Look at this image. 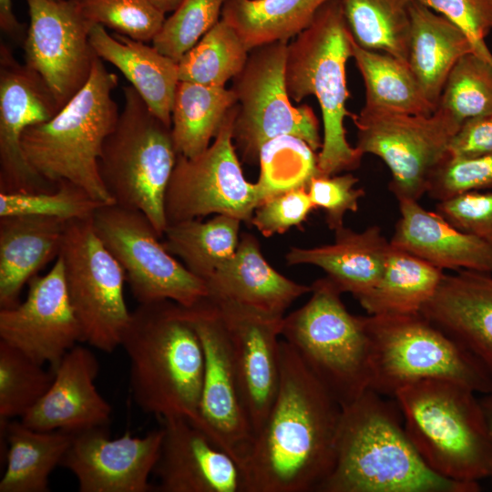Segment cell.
I'll list each match as a JSON object with an SVG mask.
<instances>
[{"instance_id":"6da1fadb","label":"cell","mask_w":492,"mask_h":492,"mask_svg":"<svg viewBox=\"0 0 492 492\" xmlns=\"http://www.w3.org/2000/svg\"><path fill=\"white\" fill-rule=\"evenodd\" d=\"M280 384L241 471L245 492H318L331 474L343 407L285 340Z\"/></svg>"},{"instance_id":"7a4b0ae2","label":"cell","mask_w":492,"mask_h":492,"mask_svg":"<svg viewBox=\"0 0 492 492\" xmlns=\"http://www.w3.org/2000/svg\"><path fill=\"white\" fill-rule=\"evenodd\" d=\"M366 390L343 407L333 468L318 492H477L434 472L409 439L395 398Z\"/></svg>"},{"instance_id":"3957f363","label":"cell","mask_w":492,"mask_h":492,"mask_svg":"<svg viewBox=\"0 0 492 492\" xmlns=\"http://www.w3.org/2000/svg\"><path fill=\"white\" fill-rule=\"evenodd\" d=\"M120 346L129 360L134 403L160 419L179 416L197 425L204 354L186 308L169 300L139 303Z\"/></svg>"},{"instance_id":"277c9868","label":"cell","mask_w":492,"mask_h":492,"mask_svg":"<svg viewBox=\"0 0 492 492\" xmlns=\"http://www.w3.org/2000/svg\"><path fill=\"white\" fill-rule=\"evenodd\" d=\"M476 394L453 381L425 379L394 395L418 454L448 479L478 483L492 476V439Z\"/></svg>"},{"instance_id":"5b68a950","label":"cell","mask_w":492,"mask_h":492,"mask_svg":"<svg viewBox=\"0 0 492 492\" xmlns=\"http://www.w3.org/2000/svg\"><path fill=\"white\" fill-rule=\"evenodd\" d=\"M117 85V75L97 56L87 84L50 120L27 128L21 139L27 162L42 178L71 181L103 204L115 203L98 159L119 116L112 97Z\"/></svg>"},{"instance_id":"8992f818","label":"cell","mask_w":492,"mask_h":492,"mask_svg":"<svg viewBox=\"0 0 492 492\" xmlns=\"http://www.w3.org/2000/svg\"><path fill=\"white\" fill-rule=\"evenodd\" d=\"M288 43L285 83L291 99L314 96L321 107L323 136L317 154L320 175L332 176L359 167L363 154L351 147L343 120L349 92L345 65L352 57V34L340 0H331L311 24Z\"/></svg>"},{"instance_id":"52a82bcc","label":"cell","mask_w":492,"mask_h":492,"mask_svg":"<svg viewBox=\"0 0 492 492\" xmlns=\"http://www.w3.org/2000/svg\"><path fill=\"white\" fill-rule=\"evenodd\" d=\"M98 159L101 179L116 204L143 212L162 238L168 226L165 198L176 165L170 127L149 108L132 86Z\"/></svg>"},{"instance_id":"ba28073f","label":"cell","mask_w":492,"mask_h":492,"mask_svg":"<svg viewBox=\"0 0 492 492\" xmlns=\"http://www.w3.org/2000/svg\"><path fill=\"white\" fill-rule=\"evenodd\" d=\"M370 343V389L390 398L425 379L461 384L477 394L492 393V377L466 348L421 313L364 316Z\"/></svg>"},{"instance_id":"9c48e42d","label":"cell","mask_w":492,"mask_h":492,"mask_svg":"<svg viewBox=\"0 0 492 492\" xmlns=\"http://www.w3.org/2000/svg\"><path fill=\"white\" fill-rule=\"evenodd\" d=\"M311 298L284 316L283 340L344 407L370 389V343L364 316L351 314L327 278L311 285Z\"/></svg>"},{"instance_id":"30bf717a","label":"cell","mask_w":492,"mask_h":492,"mask_svg":"<svg viewBox=\"0 0 492 492\" xmlns=\"http://www.w3.org/2000/svg\"><path fill=\"white\" fill-rule=\"evenodd\" d=\"M352 118L357 128L355 148L386 164L391 172L388 188L398 202L418 201L426 193L462 125L441 108L430 115H412L364 106Z\"/></svg>"},{"instance_id":"8fae6325","label":"cell","mask_w":492,"mask_h":492,"mask_svg":"<svg viewBox=\"0 0 492 492\" xmlns=\"http://www.w3.org/2000/svg\"><path fill=\"white\" fill-rule=\"evenodd\" d=\"M288 43L277 41L252 48L244 67L232 79L237 99L232 139L249 164H258L262 146L280 136L297 137L315 152L322 148L313 108L293 106L287 92Z\"/></svg>"},{"instance_id":"7c38bea8","label":"cell","mask_w":492,"mask_h":492,"mask_svg":"<svg viewBox=\"0 0 492 492\" xmlns=\"http://www.w3.org/2000/svg\"><path fill=\"white\" fill-rule=\"evenodd\" d=\"M58 257L82 343L114 352L131 315L124 298L126 275L97 235L92 219L67 222Z\"/></svg>"},{"instance_id":"4fadbf2b","label":"cell","mask_w":492,"mask_h":492,"mask_svg":"<svg viewBox=\"0 0 492 492\" xmlns=\"http://www.w3.org/2000/svg\"><path fill=\"white\" fill-rule=\"evenodd\" d=\"M92 224L124 270L138 303L169 300L189 308L209 295L205 281L173 257L140 210L104 204L94 213Z\"/></svg>"},{"instance_id":"5bb4252c","label":"cell","mask_w":492,"mask_h":492,"mask_svg":"<svg viewBox=\"0 0 492 492\" xmlns=\"http://www.w3.org/2000/svg\"><path fill=\"white\" fill-rule=\"evenodd\" d=\"M236 105L228 112L218 134L200 155H178L165 198L169 223L225 214L251 223L262 201L256 183L242 173L232 139Z\"/></svg>"},{"instance_id":"9a60e30c","label":"cell","mask_w":492,"mask_h":492,"mask_svg":"<svg viewBox=\"0 0 492 492\" xmlns=\"http://www.w3.org/2000/svg\"><path fill=\"white\" fill-rule=\"evenodd\" d=\"M185 308L204 354L199 421L195 425L229 453L241 468L254 435L243 406L225 329L208 296Z\"/></svg>"},{"instance_id":"2e32d148","label":"cell","mask_w":492,"mask_h":492,"mask_svg":"<svg viewBox=\"0 0 492 492\" xmlns=\"http://www.w3.org/2000/svg\"><path fill=\"white\" fill-rule=\"evenodd\" d=\"M29 26L25 65L45 82L62 108L88 81L97 57L89 41L93 26L73 0H26Z\"/></svg>"},{"instance_id":"e0dca14e","label":"cell","mask_w":492,"mask_h":492,"mask_svg":"<svg viewBox=\"0 0 492 492\" xmlns=\"http://www.w3.org/2000/svg\"><path fill=\"white\" fill-rule=\"evenodd\" d=\"M61 108L42 78L0 47V192H49L56 189L27 162L21 139L31 126L50 120Z\"/></svg>"},{"instance_id":"ac0fdd59","label":"cell","mask_w":492,"mask_h":492,"mask_svg":"<svg viewBox=\"0 0 492 492\" xmlns=\"http://www.w3.org/2000/svg\"><path fill=\"white\" fill-rule=\"evenodd\" d=\"M208 297L225 329L243 406L253 431L262 426L280 384V345L284 316H275L233 301Z\"/></svg>"},{"instance_id":"d6986e66","label":"cell","mask_w":492,"mask_h":492,"mask_svg":"<svg viewBox=\"0 0 492 492\" xmlns=\"http://www.w3.org/2000/svg\"><path fill=\"white\" fill-rule=\"evenodd\" d=\"M27 283L24 302L0 309V341L54 370L70 349L82 343L61 259H56L47 273L37 274Z\"/></svg>"},{"instance_id":"ffe728a7","label":"cell","mask_w":492,"mask_h":492,"mask_svg":"<svg viewBox=\"0 0 492 492\" xmlns=\"http://www.w3.org/2000/svg\"><path fill=\"white\" fill-rule=\"evenodd\" d=\"M163 436L162 427L144 436H109L107 426L73 433L60 466L77 478L80 492H149Z\"/></svg>"},{"instance_id":"44dd1931","label":"cell","mask_w":492,"mask_h":492,"mask_svg":"<svg viewBox=\"0 0 492 492\" xmlns=\"http://www.w3.org/2000/svg\"><path fill=\"white\" fill-rule=\"evenodd\" d=\"M162 420L153 475L161 492H245L241 468L209 436L184 417Z\"/></svg>"},{"instance_id":"7402d4cb","label":"cell","mask_w":492,"mask_h":492,"mask_svg":"<svg viewBox=\"0 0 492 492\" xmlns=\"http://www.w3.org/2000/svg\"><path fill=\"white\" fill-rule=\"evenodd\" d=\"M53 371L50 387L21 422L39 431L69 433L108 426L112 407L97 389L99 364L94 353L77 344Z\"/></svg>"},{"instance_id":"603a6c76","label":"cell","mask_w":492,"mask_h":492,"mask_svg":"<svg viewBox=\"0 0 492 492\" xmlns=\"http://www.w3.org/2000/svg\"><path fill=\"white\" fill-rule=\"evenodd\" d=\"M421 313L469 351L492 377V273H444Z\"/></svg>"},{"instance_id":"cb8c5ba5","label":"cell","mask_w":492,"mask_h":492,"mask_svg":"<svg viewBox=\"0 0 492 492\" xmlns=\"http://www.w3.org/2000/svg\"><path fill=\"white\" fill-rule=\"evenodd\" d=\"M400 218L390 243L444 271L492 273V246L464 232L418 201H399Z\"/></svg>"},{"instance_id":"d4e9b609","label":"cell","mask_w":492,"mask_h":492,"mask_svg":"<svg viewBox=\"0 0 492 492\" xmlns=\"http://www.w3.org/2000/svg\"><path fill=\"white\" fill-rule=\"evenodd\" d=\"M209 296L224 298L275 316L311 286L297 283L273 269L258 241L242 234L234 255L205 281Z\"/></svg>"},{"instance_id":"484cf974","label":"cell","mask_w":492,"mask_h":492,"mask_svg":"<svg viewBox=\"0 0 492 492\" xmlns=\"http://www.w3.org/2000/svg\"><path fill=\"white\" fill-rule=\"evenodd\" d=\"M335 232L331 244L313 248H291L289 265L310 264L324 271L326 277L343 292L356 299L370 291L381 278L391 247L377 225L363 231L344 226Z\"/></svg>"},{"instance_id":"4316f807","label":"cell","mask_w":492,"mask_h":492,"mask_svg":"<svg viewBox=\"0 0 492 492\" xmlns=\"http://www.w3.org/2000/svg\"><path fill=\"white\" fill-rule=\"evenodd\" d=\"M67 221L20 215L0 217V307L20 302L24 285L59 255Z\"/></svg>"},{"instance_id":"83f0119b","label":"cell","mask_w":492,"mask_h":492,"mask_svg":"<svg viewBox=\"0 0 492 492\" xmlns=\"http://www.w3.org/2000/svg\"><path fill=\"white\" fill-rule=\"evenodd\" d=\"M89 41L102 60L115 66L143 98L151 112L171 127V111L179 78L178 62L154 46L94 25Z\"/></svg>"},{"instance_id":"f1b7e54d","label":"cell","mask_w":492,"mask_h":492,"mask_svg":"<svg viewBox=\"0 0 492 492\" xmlns=\"http://www.w3.org/2000/svg\"><path fill=\"white\" fill-rule=\"evenodd\" d=\"M411 30L407 64L427 98L437 108L446 78L464 55L477 52L456 24L417 0L410 7Z\"/></svg>"},{"instance_id":"f546056e","label":"cell","mask_w":492,"mask_h":492,"mask_svg":"<svg viewBox=\"0 0 492 492\" xmlns=\"http://www.w3.org/2000/svg\"><path fill=\"white\" fill-rule=\"evenodd\" d=\"M5 437L6 466L0 480V492H47L49 477L60 466L73 433L39 431L21 420L0 421Z\"/></svg>"},{"instance_id":"4dcf8cb0","label":"cell","mask_w":492,"mask_h":492,"mask_svg":"<svg viewBox=\"0 0 492 492\" xmlns=\"http://www.w3.org/2000/svg\"><path fill=\"white\" fill-rule=\"evenodd\" d=\"M443 276L442 270L391 244L381 278L356 300L369 315L419 313Z\"/></svg>"},{"instance_id":"1f68e13d","label":"cell","mask_w":492,"mask_h":492,"mask_svg":"<svg viewBox=\"0 0 492 492\" xmlns=\"http://www.w3.org/2000/svg\"><path fill=\"white\" fill-rule=\"evenodd\" d=\"M232 89L179 81L171 111V137L178 155L194 158L218 134L236 105Z\"/></svg>"},{"instance_id":"d6a6232c","label":"cell","mask_w":492,"mask_h":492,"mask_svg":"<svg viewBox=\"0 0 492 492\" xmlns=\"http://www.w3.org/2000/svg\"><path fill=\"white\" fill-rule=\"evenodd\" d=\"M329 1L227 0L220 18L235 29L250 51L272 42H289Z\"/></svg>"},{"instance_id":"836d02e7","label":"cell","mask_w":492,"mask_h":492,"mask_svg":"<svg viewBox=\"0 0 492 492\" xmlns=\"http://www.w3.org/2000/svg\"><path fill=\"white\" fill-rule=\"evenodd\" d=\"M352 57L364 82V106L412 115H430L436 110L407 63L364 48L353 36Z\"/></svg>"},{"instance_id":"e575fe53","label":"cell","mask_w":492,"mask_h":492,"mask_svg":"<svg viewBox=\"0 0 492 492\" xmlns=\"http://www.w3.org/2000/svg\"><path fill=\"white\" fill-rule=\"evenodd\" d=\"M241 220L225 214L169 223L162 237L166 249L203 281L235 253Z\"/></svg>"},{"instance_id":"d590c367","label":"cell","mask_w":492,"mask_h":492,"mask_svg":"<svg viewBox=\"0 0 492 492\" xmlns=\"http://www.w3.org/2000/svg\"><path fill=\"white\" fill-rule=\"evenodd\" d=\"M354 40L407 63L413 0H340Z\"/></svg>"},{"instance_id":"8d00e7d4","label":"cell","mask_w":492,"mask_h":492,"mask_svg":"<svg viewBox=\"0 0 492 492\" xmlns=\"http://www.w3.org/2000/svg\"><path fill=\"white\" fill-rule=\"evenodd\" d=\"M249 52L235 29L220 18L178 62L179 81L225 87L242 70Z\"/></svg>"},{"instance_id":"74e56055","label":"cell","mask_w":492,"mask_h":492,"mask_svg":"<svg viewBox=\"0 0 492 492\" xmlns=\"http://www.w3.org/2000/svg\"><path fill=\"white\" fill-rule=\"evenodd\" d=\"M261 173L256 185L262 200L289 190L307 189L312 179L320 175L317 154L302 139L280 136L261 149Z\"/></svg>"},{"instance_id":"f35d334b","label":"cell","mask_w":492,"mask_h":492,"mask_svg":"<svg viewBox=\"0 0 492 492\" xmlns=\"http://www.w3.org/2000/svg\"><path fill=\"white\" fill-rule=\"evenodd\" d=\"M0 341V421L22 418L46 393L54 371Z\"/></svg>"},{"instance_id":"ab89813d","label":"cell","mask_w":492,"mask_h":492,"mask_svg":"<svg viewBox=\"0 0 492 492\" xmlns=\"http://www.w3.org/2000/svg\"><path fill=\"white\" fill-rule=\"evenodd\" d=\"M437 108L462 123L492 114V59L477 52L461 56L446 78Z\"/></svg>"},{"instance_id":"60d3db41","label":"cell","mask_w":492,"mask_h":492,"mask_svg":"<svg viewBox=\"0 0 492 492\" xmlns=\"http://www.w3.org/2000/svg\"><path fill=\"white\" fill-rule=\"evenodd\" d=\"M102 205L84 189L65 179L49 192H0V217L36 215L68 222L92 219Z\"/></svg>"},{"instance_id":"b9f144b4","label":"cell","mask_w":492,"mask_h":492,"mask_svg":"<svg viewBox=\"0 0 492 492\" xmlns=\"http://www.w3.org/2000/svg\"><path fill=\"white\" fill-rule=\"evenodd\" d=\"M227 0H182L166 18L153 46L179 62L220 19Z\"/></svg>"},{"instance_id":"7bdbcfd3","label":"cell","mask_w":492,"mask_h":492,"mask_svg":"<svg viewBox=\"0 0 492 492\" xmlns=\"http://www.w3.org/2000/svg\"><path fill=\"white\" fill-rule=\"evenodd\" d=\"M91 25H100L141 42L152 41L165 14L149 0H73Z\"/></svg>"},{"instance_id":"ee69618b","label":"cell","mask_w":492,"mask_h":492,"mask_svg":"<svg viewBox=\"0 0 492 492\" xmlns=\"http://www.w3.org/2000/svg\"><path fill=\"white\" fill-rule=\"evenodd\" d=\"M469 191H492V154L448 157L433 174L426 194L442 201Z\"/></svg>"},{"instance_id":"f6af8a7d","label":"cell","mask_w":492,"mask_h":492,"mask_svg":"<svg viewBox=\"0 0 492 492\" xmlns=\"http://www.w3.org/2000/svg\"><path fill=\"white\" fill-rule=\"evenodd\" d=\"M358 179L351 173L332 176L317 175L307 188L315 208L323 209L329 229L337 231L343 227L347 211L358 210L359 200L364 196L363 189H356Z\"/></svg>"},{"instance_id":"bcb514c9","label":"cell","mask_w":492,"mask_h":492,"mask_svg":"<svg viewBox=\"0 0 492 492\" xmlns=\"http://www.w3.org/2000/svg\"><path fill=\"white\" fill-rule=\"evenodd\" d=\"M314 208L307 189L289 190L263 200L255 209L251 224L265 237L282 234L302 224Z\"/></svg>"},{"instance_id":"7dc6e473","label":"cell","mask_w":492,"mask_h":492,"mask_svg":"<svg viewBox=\"0 0 492 492\" xmlns=\"http://www.w3.org/2000/svg\"><path fill=\"white\" fill-rule=\"evenodd\" d=\"M436 211L458 230L492 246V191H469L438 201Z\"/></svg>"},{"instance_id":"c3c4849f","label":"cell","mask_w":492,"mask_h":492,"mask_svg":"<svg viewBox=\"0 0 492 492\" xmlns=\"http://www.w3.org/2000/svg\"><path fill=\"white\" fill-rule=\"evenodd\" d=\"M460 27L479 55L492 59L484 40L492 30V0H417Z\"/></svg>"},{"instance_id":"681fc988","label":"cell","mask_w":492,"mask_h":492,"mask_svg":"<svg viewBox=\"0 0 492 492\" xmlns=\"http://www.w3.org/2000/svg\"><path fill=\"white\" fill-rule=\"evenodd\" d=\"M492 154V114L466 119L449 145L451 158Z\"/></svg>"},{"instance_id":"f907efd6","label":"cell","mask_w":492,"mask_h":492,"mask_svg":"<svg viewBox=\"0 0 492 492\" xmlns=\"http://www.w3.org/2000/svg\"><path fill=\"white\" fill-rule=\"evenodd\" d=\"M0 28L9 37L23 45L26 30L14 14L12 0H0Z\"/></svg>"},{"instance_id":"816d5d0a","label":"cell","mask_w":492,"mask_h":492,"mask_svg":"<svg viewBox=\"0 0 492 492\" xmlns=\"http://www.w3.org/2000/svg\"><path fill=\"white\" fill-rule=\"evenodd\" d=\"M480 403L492 439V393L484 395L483 397L480 398Z\"/></svg>"},{"instance_id":"f5cc1de1","label":"cell","mask_w":492,"mask_h":492,"mask_svg":"<svg viewBox=\"0 0 492 492\" xmlns=\"http://www.w3.org/2000/svg\"><path fill=\"white\" fill-rule=\"evenodd\" d=\"M151 4L160 12L166 14L173 12L182 2V0H149Z\"/></svg>"}]
</instances>
